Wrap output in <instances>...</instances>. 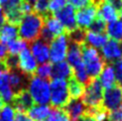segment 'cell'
<instances>
[{"label": "cell", "instance_id": "obj_1", "mask_svg": "<svg viewBox=\"0 0 122 121\" xmlns=\"http://www.w3.org/2000/svg\"><path fill=\"white\" fill-rule=\"evenodd\" d=\"M43 23V18L36 12L31 11L30 13L24 15L18 27V35L20 36V40L26 41L28 45L38 40Z\"/></svg>", "mask_w": 122, "mask_h": 121}, {"label": "cell", "instance_id": "obj_2", "mask_svg": "<svg viewBox=\"0 0 122 121\" xmlns=\"http://www.w3.org/2000/svg\"><path fill=\"white\" fill-rule=\"evenodd\" d=\"M82 59L84 63V67L88 77L90 79L99 78L100 74L105 66V60H103L102 55L99 51L94 47L88 45L87 44H83L80 45Z\"/></svg>", "mask_w": 122, "mask_h": 121}, {"label": "cell", "instance_id": "obj_3", "mask_svg": "<svg viewBox=\"0 0 122 121\" xmlns=\"http://www.w3.org/2000/svg\"><path fill=\"white\" fill-rule=\"evenodd\" d=\"M27 91L34 103L38 105H46L51 100L50 83L36 76H32L29 80Z\"/></svg>", "mask_w": 122, "mask_h": 121}, {"label": "cell", "instance_id": "obj_4", "mask_svg": "<svg viewBox=\"0 0 122 121\" xmlns=\"http://www.w3.org/2000/svg\"><path fill=\"white\" fill-rule=\"evenodd\" d=\"M82 100L87 108H96L102 106L103 88L98 78L90 79L89 83L85 85Z\"/></svg>", "mask_w": 122, "mask_h": 121}, {"label": "cell", "instance_id": "obj_5", "mask_svg": "<svg viewBox=\"0 0 122 121\" xmlns=\"http://www.w3.org/2000/svg\"><path fill=\"white\" fill-rule=\"evenodd\" d=\"M51 103L53 108L63 109L70 100L68 84L63 80H51L50 84Z\"/></svg>", "mask_w": 122, "mask_h": 121}, {"label": "cell", "instance_id": "obj_6", "mask_svg": "<svg viewBox=\"0 0 122 121\" xmlns=\"http://www.w3.org/2000/svg\"><path fill=\"white\" fill-rule=\"evenodd\" d=\"M69 47V38L67 33L56 36L50 44V59L53 63H61L67 57Z\"/></svg>", "mask_w": 122, "mask_h": 121}, {"label": "cell", "instance_id": "obj_7", "mask_svg": "<svg viewBox=\"0 0 122 121\" xmlns=\"http://www.w3.org/2000/svg\"><path fill=\"white\" fill-rule=\"evenodd\" d=\"M122 101V87L114 85L113 87L105 90L103 94L102 107L107 112L119 109Z\"/></svg>", "mask_w": 122, "mask_h": 121}, {"label": "cell", "instance_id": "obj_8", "mask_svg": "<svg viewBox=\"0 0 122 121\" xmlns=\"http://www.w3.org/2000/svg\"><path fill=\"white\" fill-rule=\"evenodd\" d=\"M55 17L62 23L67 33L70 31H73L74 29H76L78 27L76 22L75 9L71 5H66L60 11L56 12Z\"/></svg>", "mask_w": 122, "mask_h": 121}, {"label": "cell", "instance_id": "obj_9", "mask_svg": "<svg viewBox=\"0 0 122 121\" xmlns=\"http://www.w3.org/2000/svg\"><path fill=\"white\" fill-rule=\"evenodd\" d=\"M96 17H97V7L95 4L81 8L77 11L76 14V22L78 27L87 30Z\"/></svg>", "mask_w": 122, "mask_h": 121}, {"label": "cell", "instance_id": "obj_10", "mask_svg": "<svg viewBox=\"0 0 122 121\" xmlns=\"http://www.w3.org/2000/svg\"><path fill=\"white\" fill-rule=\"evenodd\" d=\"M9 75V85L13 94H16L22 90H27L28 83L31 77L23 74L19 69H15L8 72Z\"/></svg>", "mask_w": 122, "mask_h": 121}, {"label": "cell", "instance_id": "obj_11", "mask_svg": "<svg viewBox=\"0 0 122 121\" xmlns=\"http://www.w3.org/2000/svg\"><path fill=\"white\" fill-rule=\"evenodd\" d=\"M37 68V63L32 57L31 53L28 49L22 50L18 55V69L29 77H32L36 74Z\"/></svg>", "mask_w": 122, "mask_h": 121}, {"label": "cell", "instance_id": "obj_12", "mask_svg": "<svg viewBox=\"0 0 122 121\" xmlns=\"http://www.w3.org/2000/svg\"><path fill=\"white\" fill-rule=\"evenodd\" d=\"M11 103V106L15 111L24 112V113L28 112L34 105V102L27 90H22L20 92L14 94Z\"/></svg>", "mask_w": 122, "mask_h": 121}, {"label": "cell", "instance_id": "obj_13", "mask_svg": "<svg viewBox=\"0 0 122 121\" xmlns=\"http://www.w3.org/2000/svg\"><path fill=\"white\" fill-rule=\"evenodd\" d=\"M30 46V53L32 57L38 64H46L50 60V50L49 45L42 41L41 38H38L36 41L28 45Z\"/></svg>", "mask_w": 122, "mask_h": 121}, {"label": "cell", "instance_id": "obj_14", "mask_svg": "<svg viewBox=\"0 0 122 121\" xmlns=\"http://www.w3.org/2000/svg\"><path fill=\"white\" fill-rule=\"evenodd\" d=\"M71 121H77L83 115H85L87 107L83 102L82 98L80 99H70L69 102L63 108Z\"/></svg>", "mask_w": 122, "mask_h": 121}, {"label": "cell", "instance_id": "obj_15", "mask_svg": "<svg viewBox=\"0 0 122 121\" xmlns=\"http://www.w3.org/2000/svg\"><path fill=\"white\" fill-rule=\"evenodd\" d=\"M102 58L106 64H114L116 60L122 58L120 45L117 41L113 40H108V41L102 47Z\"/></svg>", "mask_w": 122, "mask_h": 121}, {"label": "cell", "instance_id": "obj_16", "mask_svg": "<svg viewBox=\"0 0 122 121\" xmlns=\"http://www.w3.org/2000/svg\"><path fill=\"white\" fill-rule=\"evenodd\" d=\"M96 7H97V17L101 18L103 21H107V22L110 23L113 21L118 20L119 14L107 2V0H103V1L97 3Z\"/></svg>", "mask_w": 122, "mask_h": 121}, {"label": "cell", "instance_id": "obj_17", "mask_svg": "<svg viewBox=\"0 0 122 121\" xmlns=\"http://www.w3.org/2000/svg\"><path fill=\"white\" fill-rule=\"evenodd\" d=\"M73 76V70L68 63L61 62L51 65V78L53 80H70Z\"/></svg>", "mask_w": 122, "mask_h": 121}, {"label": "cell", "instance_id": "obj_18", "mask_svg": "<svg viewBox=\"0 0 122 121\" xmlns=\"http://www.w3.org/2000/svg\"><path fill=\"white\" fill-rule=\"evenodd\" d=\"M0 96H1L3 102L6 103V104L11 103L12 98L14 96L9 85L8 71H5V70L0 73Z\"/></svg>", "mask_w": 122, "mask_h": 121}, {"label": "cell", "instance_id": "obj_19", "mask_svg": "<svg viewBox=\"0 0 122 121\" xmlns=\"http://www.w3.org/2000/svg\"><path fill=\"white\" fill-rule=\"evenodd\" d=\"M43 21H45L43 26L49 30L55 37L66 33V30H65L62 23L56 18L54 14L49 13L46 17H43Z\"/></svg>", "mask_w": 122, "mask_h": 121}, {"label": "cell", "instance_id": "obj_20", "mask_svg": "<svg viewBox=\"0 0 122 121\" xmlns=\"http://www.w3.org/2000/svg\"><path fill=\"white\" fill-rule=\"evenodd\" d=\"M98 78L100 83H101L102 88H105L106 90L113 87L114 85H116V80H115V74L114 70H113L112 65L110 64H105L103 70L101 72V74Z\"/></svg>", "mask_w": 122, "mask_h": 121}, {"label": "cell", "instance_id": "obj_21", "mask_svg": "<svg viewBox=\"0 0 122 121\" xmlns=\"http://www.w3.org/2000/svg\"><path fill=\"white\" fill-rule=\"evenodd\" d=\"M18 36V26L10 23H5L0 29V42L7 45L8 42L17 40Z\"/></svg>", "mask_w": 122, "mask_h": 121}, {"label": "cell", "instance_id": "obj_22", "mask_svg": "<svg viewBox=\"0 0 122 121\" xmlns=\"http://www.w3.org/2000/svg\"><path fill=\"white\" fill-rule=\"evenodd\" d=\"M51 108L47 105H33L27 113L30 119L36 121H43L49 118Z\"/></svg>", "mask_w": 122, "mask_h": 121}, {"label": "cell", "instance_id": "obj_23", "mask_svg": "<svg viewBox=\"0 0 122 121\" xmlns=\"http://www.w3.org/2000/svg\"><path fill=\"white\" fill-rule=\"evenodd\" d=\"M108 41L107 34H97L86 30V36H85V44L90 46L95 47H103V45Z\"/></svg>", "mask_w": 122, "mask_h": 121}, {"label": "cell", "instance_id": "obj_24", "mask_svg": "<svg viewBox=\"0 0 122 121\" xmlns=\"http://www.w3.org/2000/svg\"><path fill=\"white\" fill-rule=\"evenodd\" d=\"M106 31L107 36L111 37V40H115L117 42L122 41V21L116 20L110 22L106 25Z\"/></svg>", "mask_w": 122, "mask_h": 121}, {"label": "cell", "instance_id": "obj_25", "mask_svg": "<svg viewBox=\"0 0 122 121\" xmlns=\"http://www.w3.org/2000/svg\"><path fill=\"white\" fill-rule=\"evenodd\" d=\"M84 90H85V86L81 84L79 81H77L74 76L69 80L68 91H69V96L71 97V99L82 98L83 94H84Z\"/></svg>", "mask_w": 122, "mask_h": 121}, {"label": "cell", "instance_id": "obj_26", "mask_svg": "<svg viewBox=\"0 0 122 121\" xmlns=\"http://www.w3.org/2000/svg\"><path fill=\"white\" fill-rule=\"evenodd\" d=\"M27 46H28V44L26 41H24L22 40H15L8 42L6 47H7V51L9 53V55H16L20 54L25 49H27Z\"/></svg>", "mask_w": 122, "mask_h": 121}, {"label": "cell", "instance_id": "obj_27", "mask_svg": "<svg viewBox=\"0 0 122 121\" xmlns=\"http://www.w3.org/2000/svg\"><path fill=\"white\" fill-rule=\"evenodd\" d=\"M67 35H68V38H69L70 42H74V44H77L79 45L85 44L86 30H84V29H81L79 27H77L76 29H74L73 31L68 32Z\"/></svg>", "mask_w": 122, "mask_h": 121}, {"label": "cell", "instance_id": "obj_28", "mask_svg": "<svg viewBox=\"0 0 122 121\" xmlns=\"http://www.w3.org/2000/svg\"><path fill=\"white\" fill-rule=\"evenodd\" d=\"M87 31L97 33V34H104L106 31V23L105 21H103L101 18L96 17L93 20V22L90 24V26L87 28Z\"/></svg>", "mask_w": 122, "mask_h": 121}, {"label": "cell", "instance_id": "obj_29", "mask_svg": "<svg viewBox=\"0 0 122 121\" xmlns=\"http://www.w3.org/2000/svg\"><path fill=\"white\" fill-rule=\"evenodd\" d=\"M51 65L50 63L41 64L40 67L36 68V71L34 76L41 78V79H42V80L47 81L51 78Z\"/></svg>", "mask_w": 122, "mask_h": 121}, {"label": "cell", "instance_id": "obj_30", "mask_svg": "<svg viewBox=\"0 0 122 121\" xmlns=\"http://www.w3.org/2000/svg\"><path fill=\"white\" fill-rule=\"evenodd\" d=\"M15 110L10 104L4 105L0 110V121H14Z\"/></svg>", "mask_w": 122, "mask_h": 121}, {"label": "cell", "instance_id": "obj_31", "mask_svg": "<svg viewBox=\"0 0 122 121\" xmlns=\"http://www.w3.org/2000/svg\"><path fill=\"white\" fill-rule=\"evenodd\" d=\"M47 119H50L51 121H71L63 109H56V108L51 109V113Z\"/></svg>", "mask_w": 122, "mask_h": 121}, {"label": "cell", "instance_id": "obj_32", "mask_svg": "<svg viewBox=\"0 0 122 121\" xmlns=\"http://www.w3.org/2000/svg\"><path fill=\"white\" fill-rule=\"evenodd\" d=\"M67 5V0H50L49 2V12L51 14L60 11Z\"/></svg>", "mask_w": 122, "mask_h": 121}, {"label": "cell", "instance_id": "obj_33", "mask_svg": "<svg viewBox=\"0 0 122 121\" xmlns=\"http://www.w3.org/2000/svg\"><path fill=\"white\" fill-rule=\"evenodd\" d=\"M113 70L115 74V80L117 82V85L122 87V58L116 60L114 64H112Z\"/></svg>", "mask_w": 122, "mask_h": 121}, {"label": "cell", "instance_id": "obj_34", "mask_svg": "<svg viewBox=\"0 0 122 121\" xmlns=\"http://www.w3.org/2000/svg\"><path fill=\"white\" fill-rule=\"evenodd\" d=\"M70 5H71L74 9H81L83 7L89 6L91 4H94V0H69Z\"/></svg>", "mask_w": 122, "mask_h": 121}, {"label": "cell", "instance_id": "obj_35", "mask_svg": "<svg viewBox=\"0 0 122 121\" xmlns=\"http://www.w3.org/2000/svg\"><path fill=\"white\" fill-rule=\"evenodd\" d=\"M107 120L108 121H122V109H117L114 111L108 112Z\"/></svg>", "mask_w": 122, "mask_h": 121}, {"label": "cell", "instance_id": "obj_36", "mask_svg": "<svg viewBox=\"0 0 122 121\" xmlns=\"http://www.w3.org/2000/svg\"><path fill=\"white\" fill-rule=\"evenodd\" d=\"M107 2L114 8L118 14L122 12V0H107Z\"/></svg>", "mask_w": 122, "mask_h": 121}, {"label": "cell", "instance_id": "obj_37", "mask_svg": "<svg viewBox=\"0 0 122 121\" xmlns=\"http://www.w3.org/2000/svg\"><path fill=\"white\" fill-rule=\"evenodd\" d=\"M14 121H33L30 119V117L24 112H18L16 111L14 114Z\"/></svg>", "mask_w": 122, "mask_h": 121}, {"label": "cell", "instance_id": "obj_38", "mask_svg": "<svg viewBox=\"0 0 122 121\" xmlns=\"http://www.w3.org/2000/svg\"><path fill=\"white\" fill-rule=\"evenodd\" d=\"M7 47L6 45L0 42V64L3 63V60H5V58L7 57Z\"/></svg>", "mask_w": 122, "mask_h": 121}, {"label": "cell", "instance_id": "obj_39", "mask_svg": "<svg viewBox=\"0 0 122 121\" xmlns=\"http://www.w3.org/2000/svg\"><path fill=\"white\" fill-rule=\"evenodd\" d=\"M5 16H4V13H3V10L2 8L0 7V29L2 28V26L5 24Z\"/></svg>", "mask_w": 122, "mask_h": 121}, {"label": "cell", "instance_id": "obj_40", "mask_svg": "<svg viewBox=\"0 0 122 121\" xmlns=\"http://www.w3.org/2000/svg\"><path fill=\"white\" fill-rule=\"evenodd\" d=\"M77 121H96V120L93 117H91V116L85 114V115H83L82 117H80Z\"/></svg>", "mask_w": 122, "mask_h": 121}, {"label": "cell", "instance_id": "obj_41", "mask_svg": "<svg viewBox=\"0 0 122 121\" xmlns=\"http://www.w3.org/2000/svg\"><path fill=\"white\" fill-rule=\"evenodd\" d=\"M4 106V102H3V100H2V98H1V96H0V110H1V108Z\"/></svg>", "mask_w": 122, "mask_h": 121}, {"label": "cell", "instance_id": "obj_42", "mask_svg": "<svg viewBox=\"0 0 122 121\" xmlns=\"http://www.w3.org/2000/svg\"><path fill=\"white\" fill-rule=\"evenodd\" d=\"M4 70H5V68H4V66H3L2 63H1V64H0V73H1L2 71H4ZM5 71H6V70H5Z\"/></svg>", "mask_w": 122, "mask_h": 121}, {"label": "cell", "instance_id": "obj_43", "mask_svg": "<svg viewBox=\"0 0 122 121\" xmlns=\"http://www.w3.org/2000/svg\"><path fill=\"white\" fill-rule=\"evenodd\" d=\"M6 1H7V0H0V7H1V6H2V5H3V4H4V3H5Z\"/></svg>", "mask_w": 122, "mask_h": 121}, {"label": "cell", "instance_id": "obj_44", "mask_svg": "<svg viewBox=\"0 0 122 121\" xmlns=\"http://www.w3.org/2000/svg\"><path fill=\"white\" fill-rule=\"evenodd\" d=\"M101 1H103V0H94V4L96 5L97 3H99V2H101Z\"/></svg>", "mask_w": 122, "mask_h": 121}, {"label": "cell", "instance_id": "obj_45", "mask_svg": "<svg viewBox=\"0 0 122 121\" xmlns=\"http://www.w3.org/2000/svg\"><path fill=\"white\" fill-rule=\"evenodd\" d=\"M120 45V50H121V54H122V41L120 42V45Z\"/></svg>", "mask_w": 122, "mask_h": 121}, {"label": "cell", "instance_id": "obj_46", "mask_svg": "<svg viewBox=\"0 0 122 121\" xmlns=\"http://www.w3.org/2000/svg\"><path fill=\"white\" fill-rule=\"evenodd\" d=\"M119 17H120V18H121V21H122V12H121V13L119 14Z\"/></svg>", "mask_w": 122, "mask_h": 121}, {"label": "cell", "instance_id": "obj_47", "mask_svg": "<svg viewBox=\"0 0 122 121\" xmlns=\"http://www.w3.org/2000/svg\"><path fill=\"white\" fill-rule=\"evenodd\" d=\"M43 121H51L50 119H47V120H43Z\"/></svg>", "mask_w": 122, "mask_h": 121}, {"label": "cell", "instance_id": "obj_48", "mask_svg": "<svg viewBox=\"0 0 122 121\" xmlns=\"http://www.w3.org/2000/svg\"><path fill=\"white\" fill-rule=\"evenodd\" d=\"M121 104H122V101H121ZM121 109H122V108H121Z\"/></svg>", "mask_w": 122, "mask_h": 121}]
</instances>
